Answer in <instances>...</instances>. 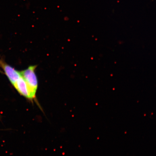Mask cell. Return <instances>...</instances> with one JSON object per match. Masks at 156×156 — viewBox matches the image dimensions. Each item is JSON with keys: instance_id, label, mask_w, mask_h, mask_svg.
Returning <instances> with one entry per match:
<instances>
[{"instance_id": "1", "label": "cell", "mask_w": 156, "mask_h": 156, "mask_svg": "<svg viewBox=\"0 0 156 156\" xmlns=\"http://www.w3.org/2000/svg\"><path fill=\"white\" fill-rule=\"evenodd\" d=\"M36 68V66H31L20 72L21 76L28 86L32 101L36 99L38 87L37 78L35 71Z\"/></svg>"}, {"instance_id": "2", "label": "cell", "mask_w": 156, "mask_h": 156, "mask_svg": "<svg viewBox=\"0 0 156 156\" xmlns=\"http://www.w3.org/2000/svg\"><path fill=\"white\" fill-rule=\"evenodd\" d=\"M0 66L2 68L6 75L13 85L21 77L20 72L17 71L1 60H0Z\"/></svg>"}, {"instance_id": "3", "label": "cell", "mask_w": 156, "mask_h": 156, "mask_svg": "<svg viewBox=\"0 0 156 156\" xmlns=\"http://www.w3.org/2000/svg\"><path fill=\"white\" fill-rule=\"evenodd\" d=\"M13 86L21 95L29 100L32 101L28 86L22 76L17 80Z\"/></svg>"}]
</instances>
